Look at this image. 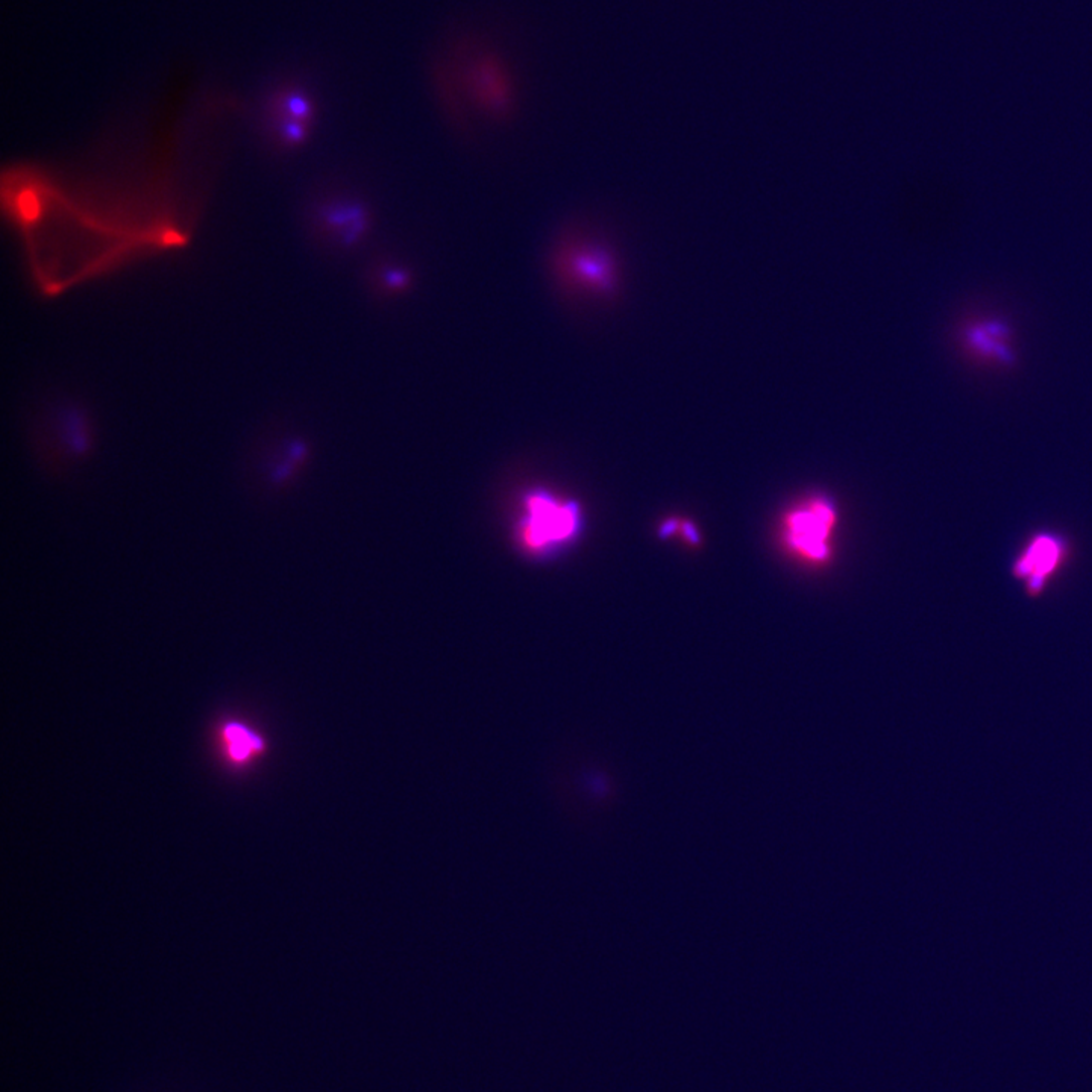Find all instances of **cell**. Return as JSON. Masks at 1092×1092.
Listing matches in <instances>:
<instances>
[{"label":"cell","instance_id":"1","mask_svg":"<svg viewBox=\"0 0 1092 1092\" xmlns=\"http://www.w3.org/2000/svg\"><path fill=\"white\" fill-rule=\"evenodd\" d=\"M544 272L559 301L576 310L610 307L624 292L618 250L606 236L586 225L565 226L553 238Z\"/></svg>","mask_w":1092,"mask_h":1092},{"label":"cell","instance_id":"2","mask_svg":"<svg viewBox=\"0 0 1092 1092\" xmlns=\"http://www.w3.org/2000/svg\"><path fill=\"white\" fill-rule=\"evenodd\" d=\"M585 531L582 505L544 487L526 490L520 499L513 537L523 555L532 559L559 558L580 540Z\"/></svg>","mask_w":1092,"mask_h":1092},{"label":"cell","instance_id":"3","mask_svg":"<svg viewBox=\"0 0 1092 1092\" xmlns=\"http://www.w3.org/2000/svg\"><path fill=\"white\" fill-rule=\"evenodd\" d=\"M836 528V505L824 496H810L785 514L782 537L789 552L801 561L824 564L833 552Z\"/></svg>","mask_w":1092,"mask_h":1092},{"label":"cell","instance_id":"4","mask_svg":"<svg viewBox=\"0 0 1092 1092\" xmlns=\"http://www.w3.org/2000/svg\"><path fill=\"white\" fill-rule=\"evenodd\" d=\"M373 218L369 203L352 194L323 197L311 212L317 239L340 253L357 250L367 241L372 232Z\"/></svg>","mask_w":1092,"mask_h":1092},{"label":"cell","instance_id":"5","mask_svg":"<svg viewBox=\"0 0 1092 1092\" xmlns=\"http://www.w3.org/2000/svg\"><path fill=\"white\" fill-rule=\"evenodd\" d=\"M1070 558V541L1061 532L1041 529L1026 541L1013 561L1010 573L1022 583L1029 597H1040L1046 592L1056 574Z\"/></svg>","mask_w":1092,"mask_h":1092},{"label":"cell","instance_id":"6","mask_svg":"<svg viewBox=\"0 0 1092 1092\" xmlns=\"http://www.w3.org/2000/svg\"><path fill=\"white\" fill-rule=\"evenodd\" d=\"M468 89L478 112L487 118H508L513 110V87L507 71L490 58L475 59L468 68Z\"/></svg>","mask_w":1092,"mask_h":1092},{"label":"cell","instance_id":"7","mask_svg":"<svg viewBox=\"0 0 1092 1092\" xmlns=\"http://www.w3.org/2000/svg\"><path fill=\"white\" fill-rule=\"evenodd\" d=\"M272 127L283 148L302 146L314 121L313 101L301 90H281L271 102Z\"/></svg>","mask_w":1092,"mask_h":1092},{"label":"cell","instance_id":"8","mask_svg":"<svg viewBox=\"0 0 1092 1092\" xmlns=\"http://www.w3.org/2000/svg\"><path fill=\"white\" fill-rule=\"evenodd\" d=\"M963 349L975 360L1009 366L1016 363L1009 325L997 319L969 323L962 334Z\"/></svg>","mask_w":1092,"mask_h":1092},{"label":"cell","instance_id":"9","mask_svg":"<svg viewBox=\"0 0 1092 1092\" xmlns=\"http://www.w3.org/2000/svg\"><path fill=\"white\" fill-rule=\"evenodd\" d=\"M412 269L397 262H379L373 266L370 284L379 298H400L413 289Z\"/></svg>","mask_w":1092,"mask_h":1092},{"label":"cell","instance_id":"10","mask_svg":"<svg viewBox=\"0 0 1092 1092\" xmlns=\"http://www.w3.org/2000/svg\"><path fill=\"white\" fill-rule=\"evenodd\" d=\"M226 739L229 741V751L235 759L242 760L251 753V751L259 750L262 748V742L256 735L248 732L245 727L238 726V724H229L226 727Z\"/></svg>","mask_w":1092,"mask_h":1092}]
</instances>
